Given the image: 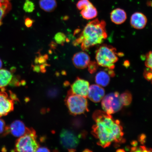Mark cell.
<instances>
[{"label": "cell", "instance_id": "cell-3", "mask_svg": "<svg viewBox=\"0 0 152 152\" xmlns=\"http://www.w3.org/2000/svg\"><path fill=\"white\" fill-rule=\"evenodd\" d=\"M118 54L116 49L111 45H102L96 51V62L98 66L113 69L118 60Z\"/></svg>", "mask_w": 152, "mask_h": 152}, {"label": "cell", "instance_id": "cell-20", "mask_svg": "<svg viewBox=\"0 0 152 152\" xmlns=\"http://www.w3.org/2000/svg\"><path fill=\"white\" fill-rule=\"evenodd\" d=\"M120 97L123 105H129L132 102V95L128 91H126L120 95Z\"/></svg>", "mask_w": 152, "mask_h": 152}, {"label": "cell", "instance_id": "cell-12", "mask_svg": "<svg viewBox=\"0 0 152 152\" xmlns=\"http://www.w3.org/2000/svg\"><path fill=\"white\" fill-rule=\"evenodd\" d=\"M9 132L17 137H20L26 134L28 129L24 124L20 120H16L11 124L9 127Z\"/></svg>", "mask_w": 152, "mask_h": 152}, {"label": "cell", "instance_id": "cell-10", "mask_svg": "<svg viewBox=\"0 0 152 152\" xmlns=\"http://www.w3.org/2000/svg\"><path fill=\"white\" fill-rule=\"evenodd\" d=\"M72 61L76 68L83 69L87 67L91 61L90 57L87 53L81 52L74 55Z\"/></svg>", "mask_w": 152, "mask_h": 152}, {"label": "cell", "instance_id": "cell-26", "mask_svg": "<svg viewBox=\"0 0 152 152\" xmlns=\"http://www.w3.org/2000/svg\"><path fill=\"white\" fill-rule=\"evenodd\" d=\"M48 58L47 55L40 56L37 57L35 60V63L36 64H45Z\"/></svg>", "mask_w": 152, "mask_h": 152}, {"label": "cell", "instance_id": "cell-11", "mask_svg": "<svg viewBox=\"0 0 152 152\" xmlns=\"http://www.w3.org/2000/svg\"><path fill=\"white\" fill-rule=\"evenodd\" d=\"M105 94L104 89L99 85H92L89 87L87 97L92 102H98L103 98Z\"/></svg>", "mask_w": 152, "mask_h": 152}, {"label": "cell", "instance_id": "cell-4", "mask_svg": "<svg viewBox=\"0 0 152 152\" xmlns=\"http://www.w3.org/2000/svg\"><path fill=\"white\" fill-rule=\"evenodd\" d=\"M65 103L71 115H81L88 112V102L86 98L74 94L69 91L65 100Z\"/></svg>", "mask_w": 152, "mask_h": 152}, {"label": "cell", "instance_id": "cell-29", "mask_svg": "<svg viewBox=\"0 0 152 152\" xmlns=\"http://www.w3.org/2000/svg\"><path fill=\"white\" fill-rule=\"evenodd\" d=\"M34 21L29 18H26L25 20V24L28 28L31 27L34 23Z\"/></svg>", "mask_w": 152, "mask_h": 152}, {"label": "cell", "instance_id": "cell-17", "mask_svg": "<svg viewBox=\"0 0 152 152\" xmlns=\"http://www.w3.org/2000/svg\"><path fill=\"white\" fill-rule=\"evenodd\" d=\"M12 74L8 70L0 69V88H3L9 85L12 80Z\"/></svg>", "mask_w": 152, "mask_h": 152}, {"label": "cell", "instance_id": "cell-30", "mask_svg": "<svg viewBox=\"0 0 152 152\" xmlns=\"http://www.w3.org/2000/svg\"><path fill=\"white\" fill-rule=\"evenodd\" d=\"M50 151L49 149L46 147H39L36 151L37 152H49Z\"/></svg>", "mask_w": 152, "mask_h": 152}, {"label": "cell", "instance_id": "cell-19", "mask_svg": "<svg viewBox=\"0 0 152 152\" xmlns=\"http://www.w3.org/2000/svg\"><path fill=\"white\" fill-rule=\"evenodd\" d=\"M11 9V4L8 0H4L0 2V26L1 24L3 17Z\"/></svg>", "mask_w": 152, "mask_h": 152}, {"label": "cell", "instance_id": "cell-23", "mask_svg": "<svg viewBox=\"0 0 152 152\" xmlns=\"http://www.w3.org/2000/svg\"><path fill=\"white\" fill-rule=\"evenodd\" d=\"M91 3L89 0H79L76 4V6L78 9L81 10Z\"/></svg>", "mask_w": 152, "mask_h": 152}, {"label": "cell", "instance_id": "cell-6", "mask_svg": "<svg viewBox=\"0 0 152 152\" xmlns=\"http://www.w3.org/2000/svg\"><path fill=\"white\" fill-rule=\"evenodd\" d=\"M102 100V109L104 112L110 115L117 113L123 107L118 92L112 93L106 95Z\"/></svg>", "mask_w": 152, "mask_h": 152}, {"label": "cell", "instance_id": "cell-24", "mask_svg": "<svg viewBox=\"0 0 152 152\" xmlns=\"http://www.w3.org/2000/svg\"><path fill=\"white\" fill-rule=\"evenodd\" d=\"M98 64L96 62H91L90 61L88 64L87 67L88 70L90 73H94L98 69Z\"/></svg>", "mask_w": 152, "mask_h": 152}, {"label": "cell", "instance_id": "cell-13", "mask_svg": "<svg viewBox=\"0 0 152 152\" xmlns=\"http://www.w3.org/2000/svg\"><path fill=\"white\" fill-rule=\"evenodd\" d=\"M147 23V17L142 13L135 12L131 17V25L136 29H142L145 27Z\"/></svg>", "mask_w": 152, "mask_h": 152}, {"label": "cell", "instance_id": "cell-21", "mask_svg": "<svg viewBox=\"0 0 152 152\" xmlns=\"http://www.w3.org/2000/svg\"><path fill=\"white\" fill-rule=\"evenodd\" d=\"M23 8L26 12H33L35 9V5L33 1L30 0H26L24 4Z\"/></svg>", "mask_w": 152, "mask_h": 152}, {"label": "cell", "instance_id": "cell-1", "mask_svg": "<svg viewBox=\"0 0 152 152\" xmlns=\"http://www.w3.org/2000/svg\"><path fill=\"white\" fill-rule=\"evenodd\" d=\"M93 118L95 124L92 133L98 140V145L105 148L113 142L122 143L125 142L120 122L114 119L111 115L96 110L93 114Z\"/></svg>", "mask_w": 152, "mask_h": 152}, {"label": "cell", "instance_id": "cell-7", "mask_svg": "<svg viewBox=\"0 0 152 152\" xmlns=\"http://www.w3.org/2000/svg\"><path fill=\"white\" fill-rule=\"evenodd\" d=\"M61 144L64 149L74 151L79 144V138L75 133L68 129H63L60 134Z\"/></svg>", "mask_w": 152, "mask_h": 152}, {"label": "cell", "instance_id": "cell-31", "mask_svg": "<svg viewBox=\"0 0 152 152\" xmlns=\"http://www.w3.org/2000/svg\"><path fill=\"white\" fill-rule=\"evenodd\" d=\"M140 141H141V142H144V140H145V136L144 135H142L141 137H140Z\"/></svg>", "mask_w": 152, "mask_h": 152}, {"label": "cell", "instance_id": "cell-27", "mask_svg": "<svg viewBox=\"0 0 152 152\" xmlns=\"http://www.w3.org/2000/svg\"><path fill=\"white\" fill-rule=\"evenodd\" d=\"M8 132V127L6 126L4 121L3 120L0 119V134H3L4 132Z\"/></svg>", "mask_w": 152, "mask_h": 152}, {"label": "cell", "instance_id": "cell-9", "mask_svg": "<svg viewBox=\"0 0 152 152\" xmlns=\"http://www.w3.org/2000/svg\"><path fill=\"white\" fill-rule=\"evenodd\" d=\"M14 109V102L12 98L4 92H0V117L7 115Z\"/></svg>", "mask_w": 152, "mask_h": 152}, {"label": "cell", "instance_id": "cell-16", "mask_svg": "<svg viewBox=\"0 0 152 152\" xmlns=\"http://www.w3.org/2000/svg\"><path fill=\"white\" fill-rule=\"evenodd\" d=\"M110 76L109 73L104 71L98 72L95 77V81L97 84L101 86L105 87L109 84Z\"/></svg>", "mask_w": 152, "mask_h": 152}, {"label": "cell", "instance_id": "cell-22", "mask_svg": "<svg viewBox=\"0 0 152 152\" xmlns=\"http://www.w3.org/2000/svg\"><path fill=\"white\" fill-rule=\"evenodd\" d=\"M54 39L57 43L61 45H64L66 40L65 34L61 32L57 33L55 35Z\"/></svg>", "mask_w": 152, "mask_h": 152}, {"label": "cell", "instance_id": "cell-14", "mask_svg": "<svg viewBox=\"0 0 152 152\" xmlns=\"http://www.w3.org/2000/svg\"><path fill=\"white\" fill-rule=\"evenodd\" d=\"M110 18L113 23L121 24L124 23L126 20V12L122 9H116L112 11L110 14Z\"/></svg>", "mask_w": 152, "mask_h": 152}, {"label": "cell", "instance_id": "cell-5", "mask_svg": "<svg viewBox=\"0 0 152 152\" xmlns=\"http://www.w3.org/2000/svg\"><path fill=\"white\" fill-rule=\"evenodd\" d=\"M39 147L35 130L28 129L26 134L17 140L15 150L18 152H35Z\"/></svg>", "mask_w": 152, "mask_h": 152}, {"label": "cell", "instance_id": "cell-34", "mask_svg": "<svg viewBox=\"0 0 152 152\" xmlns=\"http://www.w3.org/2000/svg\"><path fill=\"white\" fill-rule=\"evenodd\" d=\"M4 1V0H0V2L3 1Z\"/></svg>", "mask_w": 152, "mask_h": 152}, {"label": "cell", "instance_id": "cell-28", "mask_svg": "<svg viewBox=\"0 0 152 152\" xmlns=\"http://www.w3.org/2000/svg\"><path fill=\"white\" fill-rule=\"evenodd\" d=\"M149 69L150 68H149V69H147V70H146V71H144V77L149 81H151L152 79L151 70L150 71Z\"/></svg>", "mask_w": 152, "mask_h": 152}, {"label": "cell", "instance_id": "cell-35", "mask_svg": "<svg viewBox=\"0 0 152 152\" xmlns=\"http://www.w3.org/2000/svg\"><path fill=\"white\" fill-rule=\"evenodd\" d=\"M8 1H10V0H8Z\"/></svg>", "mask_w": 152, "mask_h": 152}, {"label": "cell", "instance_id": "cell-8", "mask_svg": "<svg viewBox=\"0 0 152 152\" xmlns=\"http://www.w3.org/2000/svg\"><path fill=\"white\" fill-rule=\"evenodd\" d=\"M89 87L90 84L88 81L78 77L71 85L70 91L74 94L86 98Z\"/></svg>", "mask_w": 152, "mask_h": 152}, {"label": "cell", "instance_id": "cell-32", "mask_svg": "<svg viewBox=\"0 0 152 152\" xmlns=\"http://www.w3.org/2000/svg\"><path fill=\"white\" fill-rule=\"evenodd\" d=\"M2 66V63L1 60L0 59V69L1 68Z\"/></svg>", "mask_w": 152, "mask_h": 152}, {"label": "cell", "instance_id": "cell-18", "mask_svg": "<svg viewBox=\"0 0 152 152\" xmlns=\"http://www.w3.org/2000/svg\"><path fill=\"white\" fill-rule=\"evenodd\" d=\"M39 4L42 9L48 12H53L57 6L56 0H39Z\"/></svg>", "mask_w": 152, "mask_h": 152}, {"label": "cell", "instance_id": "cell-15", "mask_svg": "<svg viewBox=\"0 0 152 152\" xmlns=\"http://www.w3.org/2000/svg\"><path fill=\"white\" fill-rule=\"evenodd\" d=\"M80 14L83 18L87 20H92L98 15V11L92 3L82 10Z\"/></svg>", "mask_w": 152, "mask_h": 152}, {"label": "cell", "instance_id": "cell-25", "mask_svg": "<svg viewBox=\"0 0 152 152\" xmlns=\"http://www.w3.org/2000/svg\"><path fill=\"white\" fill-rule=\"evenodd\" d=\"M152 52L150 51L146 56L145 65L148 68L152 69Z\"/></svg>", "mask_w": 152, "mask_h": 152}, {"label": "cell", "instance_id": "cell-2", "mask_svg": "<svg viewBox=\"0 0 152 152\" xmlns=\"http://www.w3.org/2000/svg\"><path fill=\"white\" fill-rule=\"evenodd\" d=\"M106 23L98 19L91 21L85 26L75 45H80L83 50L102 43L107 37Z\"/></svg>", "mask_w": 152, "mask_h": 152}, {"label": "cell", "instance_id": "cell-33", "mask_svg": "<svg viewBox=\"0 0 152 152\" xmlns=\"http://www.w3.org/2000/svg\"><path fill=\"white\" fill-rule=\"evenodd\" d=\"M117 151V152H124V151H125L124 150H123V149H119V150H118Z\"/></svg>", "mask_w": 152, "mask_h": 152}]
</instances>
